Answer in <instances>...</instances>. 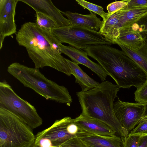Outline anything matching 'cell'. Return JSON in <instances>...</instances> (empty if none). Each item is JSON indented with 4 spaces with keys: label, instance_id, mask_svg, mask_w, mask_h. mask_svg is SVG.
<instances>
[{
    "label": "cell",
    "instance_id": "4316f807",
    "mask_svg": "<svg viewBox=\"0 0 147 147\" xmlns=\"http://www.w3.org/2000/svg\"><path fill=\"white\" fill-rule=\"evenodd\" d=\"M126 6L129 9L147 8V0H127Z\"/></svg>",
    "mask_w": 147,
    "mask_h": 147
},
{
    "label": "cell",
    "instance_id": "d4e9b609",
    "mask_svg": "<svg viewBox=\"0 0 147 147\" xmlns=\"http://www.w3.org/2000/svg\"><path fill=\"white\" fill-rule=\"evenodd\" d=\"M141 136L128 134L125 137H121L123 147H137Z\"/></svg>",
    "mask_w": 147,
    "mask_h": 147
},
{
    "label": "cell",
    "instance_id": "83f0119b",
    "mask_svg": "<svg viewBox=\"0 0 147 147\" xmlns=\"http://www.w3.org/2000/svg\"><path fill=\"white\" fill-rule=\"evenodd\" d=\"M60 147H86L78 138H72L63 144Z\"/></svg>",
    "mask_w": 147,
    "mask_h": 147
},
{
    "label": "cell",
    "instance_id": "9a60e30c",
    "mask_svg": "<svg viewBox=\"0 0 147 147\" xmlns=\"http://www.w3.org/2000/svg\"><path fill=\"white\" fill-rule=\"evenodd\" d=\"M61 12L67 17L71 25L78 26L97 31L99 30L102 24L101 19L97 17L96 14L92 12L86 15L69 11H61Z\"/></svg>",
    "mask_w": 147,
    "mask_h": 147
},
{
    "label": "cell",
    "instance_id": "e0dca14e",
    "mask_svg": "<svg viewBox=\"0 0 147 147\" xmlns=\"http://www.w3.org/2000/svg\"><path fill=\"white\" fill-rule=\"evenodd\" d=\"M120 17L116 30V39L120 30L131 27L147 13V8L129 9L126 6L120 9Z\"/></svg>",
    "mask_w": 147,
    "mask_h": 147
},
{
    "label": "cell",
    "instance_id": "30bf717a",
    "mask_svg": "<svg viewBox=\"0 0 147 147\" xmlns=\"http://www.w3.org/2000/svg\"><path fill=\"white\" fill-rule=\"evenodd\" d=\"M18 0H0V49L5 38L16 32L15 20Z\"/></svg>",
    "mask_w": 147,
    "mask_h": 147
},
{
    "label": "cell",
    "instance_id": "7a4b0ae2",
    "mask_svg": "<svg viewBox=\"0 0 147 147\" xmlns=\"http://www.w3.org/2000/svg\"><path fill=\"white\" fill-rule=\"evenodd\" d=\"M88 55L96 60L120 88H137L147 80V75L122 51L107 45L89 46Z\"/></svg>",
    "mask_w": 147,
    "mask_h": 147
},
{
    "label": "cell",
    "instance_id": "5bb4252c",
    "mask_svg": "<svg viewBox=\"0 0 147 147\" xmlns=\"http://www.w3.org/2000/svg\"><path fill=\"white\" fill-rule=\"evenodd\" d=\"M74 122L79 129L104 136H112L116 133L103 122L81 114L73 119Z\"/></svg>",
    "mask_w": 147,
    "mask_h": 147
},
{
    "label": "cell",
    "instance_id": "603a6c76",
    "mask_svg": "<svg viewBox=\"0 0 147 147\" xmlns=\"http://www.w3.org/2000/svg\"><path fill=\"white\" fill-rule=\"evenodd\" d=\"M128 134L140 136H147V116L143 117L137 126Z\"/></svg>",
    "mask_w": 147,
    "mask_h": 147
},
{
    "label": "cell",
    "instance_id": "5b68a950",
    "mask_svg": "<svg viewBox=\"0 0 147 147\" xmlns=\"http://www.w3.org/2000/svg\"><path fill=\"white\" fill-rule=\"evenodd\" d=\"M35 140L32 129L28 125L0 107V147H31Z\"/></svg>",
    "mask_w": 147,
    "mask_h": 147
},
{
    "label": "cell",
    "instance_id": "4dcf8cb0",
    "mask_svg": "<svg viewBox=\"0 0 147 147\" xmlns=\"http://www.w3.org/2000/svg\"><path fill=\"white\" fill-rule=\"evenodd\" d=\"M137 147H147V136L141 137Z\"/></svg>",
    "mask_w": 147,
    "mask_h": 147
},
{
    "label": "cell",
    "instance_id": "6da1fadb",
    "mask_svg": "<svg viewBox=\"0 0 147 147\" xmlns=\"http://www.w3.org/2000/svg\"><path fill=\"white\" fill-rule=\"evenodd\" d=\"M16 40L25 47L35 68H53L68 76L71 74L66 60L61 55V43L51 30L40 27L36 23L27 22L22 25L16 34Z\"/></svg>",
    "mask_w": 147,
    "mask_h": 147
},
{
    "label": "cell",
    "instance_id": "ffe728a7",
    "mask_svg": "<svg viewBox=\"0 0 147 147\" xmlns=\"http://www.w3.org/2000/svg\"><path fill=\"white\" fill-rule=\"evenodd\" d=\"M76 1L84 9L100 16L103 19V21L107 19L109 14L105 12L102 7L84 0H76Z\"/></svg>",
    "mask_w": 147,
    "mask_h": 147
},
{
    "label": "cell",
    "instance_id": "8fae6325",
    "mask_svg": "<svg viewBox=\"0 0 147 147\" xmlns=\"http://www.w3.org/2000/svg\"><path fill=\"white\" fill-rule=\"evenodd\" d=\"M59 48L61 53L68 56L72 61L88 68L98 76L102 82L106 80L108 75L107 73L100 65L91 60L86 52L71 46L64 45L61 43Z\"/></svg>",
    "mask_w": 147,
    "mask_h": 147
},
{
    "label": "cell",
    "instance_id": "ac0fdd59",
    "mask_svg": "<svg viewBox=\"0 0 147 147\" xmlns=\"http://www.w3.org/2000/svg\"><path fill=\"white\" fill-rule=\"evenodd\" d=\"M71 74L75 78V82L81 86L82 91H85L98 86L100 83L84 72L76 63L67 59Z\"/></svg>",
    "mask_w": 147,
    "mask_h": 147
},
{
    "label": "cell",
    "instance_id": "8992f818",
    "mask_svg": "<svg viewBox=\"0 0 147 147\" xmlns=\"http://www.w3.org/2000/svg\"><path fill=\"white\" fill-rule=\"evenodd\" d=\"M0 107L16 115L32 129L42 124L35 107L17 95L6 81L0 82Z\"/></svg>",
    "mask_w": 147,
    "mask_h": 147
},
{
    "label": "cell",
    "instance_id": "484cf974",
    "mask_svg": "<svg viewBox=\"0 0 147 147\" xmlns=\"http://www.w3.org/2000/svg\"><path fill=\"white\" fill-rule=\"evenodd\" d=\"M128 4L127 0L115 1L109 4L107 7L109 15L113 13L122 9Z\"/></svg>",
    "mask_w": 147,
    "mask_h": 147
},
{
    "label": "cell",
    "instance_id": "d6986e66",
    "mask_svg": "<svg viewBox=\"0 0 147 147\" xmlns=\"http://www.w3.org/2000/svg\"><path fill=\"white\" fill-rule=\"evenodd\" d=\"M122 51L136 63L147 75V42L138 51L130 49L122 44L116 43Z\"/></svg>",
    "mask_w": 147,
    "mask_h": 147
},
{
    "label": "cell",
    "instance_id": "f1b7e54d",
    "mask_svg": "<svg viewBox=\"0 0 147 147\" xmlns=\"http://www.w3.org/2000/svg\"><path fill=\"white\" fill-rule=\"evenodd\" d=\"M34 144L41 147H54L51 141L47 138H42L37 141H35Z\"/></svg>",
    "mask_w": 147,
    "mask_h": 147
},
{
    "label": "cell",
    "instance_id": "f546056e",
    "mask_svg": "<svg viewBox=\"0 0 147 147\" xmlns=\"http://www.w3.org/2000/svg\"><path fill=\"white\" fill-rule=\"evenodd\" d=\"M67 129L68 132L72 135H76L78 132V127L74 123L73 119L72 122L68 125Z\"/></svg>",
    "mask_w": 147,
    "mask_h": 147
},
{
    "label": "cell",
    "instance_id": "ba28073f",
    "mask_svg": "<svg viewBox=\"0 0 147 147\" xmlns=\"http://www.w3.org/2000/svg\"><path fill=\"white\" fill-rule=\"evenodd\" d=\"M145 108L144 104L125 102L119 98L114 104V112L118 121L129 132L139 123L144 116Z\"/></svg>",
    "mask_w": 147,
    "mask_h": 147
},
{
    "label": "cell",
    "instance_id": "2e32d148",
    "mask_svg": "<svg viewBox=\"0 0 147 147\" xmlns=\"http://www.w3.org/2000/svg\"><path fill=\"white\" fill-rule=\"evenodd\" d=\"M128 48L138 51L146 42L145 39L139 32L133 30L131 27L120 30L115 41Z\"/></svg>",
    "mask_w": 147,
    "mask_h": 147
},
{
    "label": "cell",
    "instance_id": "1f68e13d",
    "mask_svg": "<svg viewBox=\"0 0 147 147\" xmlns=\"http://www.w3.org/2000/svg\"><path fill=\"white\" fill-rule=\"evenodd\" d=\"M145 108L144 116L147 115V103L145 104Z\"/></svg>",
    "mask_w": 147,
    "mask_h": 147
},
{
    "label": "cell",
    "instance_id": "d6a6232c",
    "mask_svg": "<svg viewBox=\"0 0 147 147\" xmlns=\"http://www.w3.org/2000/svg\"><path fill=\"white\" fill-rule=\"evenodd\" d=\"M31 147H41L39 146H38L37 145H36V144H34ZM54 147H60V146H55Z\"/></svg>",
    "mask_w": 147,
    "mask_h": 147
},
{
    "label": "cell",
    "instance_id": "277c9868",
    "mask_svg": "<svg viewBox=\"0 0 147 147\" xmlns=\"http://www.w3.org/2000/svg\"><path fill=\"white\" fill-rule=\"evenodd\" d=\"M7 71L25 86L32 89L47 100L64 103L69 106L72 102L67 89L47 78L39 69L15 62L8 67Z\"/></svg>",
    "mask_w": 147,
    "mask_h": 147
},
{
    "label": "cell",
    "instance_id": "836d02e7",
    "mask_svg": "<svg viewBox=\"0 0 147 147\" xmlns=\"http://www.w3.org/2000/svg\"><path fill=\"white\" fill-rule=\"evenodd\" d=\"M146 116H147V115H146Z\"/></svg>",
    "mask_w": 147,
    "mask_h": 147
},
{
    "label": "cell",
    "instance_id": "52a82bcc",
    "mask_svg": "<svg viewBox=\"0 0 147 147\" xmlns=\"http://www.w3.org/2000/svg\"><path fill=\"white\" fill-rule=\"evenodd\" d=\"M51 32L61 43H67L81 50L90 46L113 44L98 32L78 26L58 27L51 30Z\"/></svg>",
    "mask_w": 147,
    "mask_h": 147
},
{
    "label": "cell",
    "instance_id": "7c38bea8",
    "mask_svg": "<svg viewBox=\"0 0 147 147\" xmlns=\"http://www.w3.org/2000/svg\"><path fill=\"white\" fill-rule=\"evenodd\" d=\"M29 5L36 12L42 13L54 20L58 27L71 25L70 21L64 17L61 11L53 4L51 0H18Z\"/></svg>",
    "mask_w": 147,
    "mask_h": 147
},
{
    "label": "cell",
    "instance_id": "7402d4cb",
    "mask_svg": "<svg viewBox=\"0 0 147 147\" xmlns=\"http://www.w3.org/2000/svg\"><path fill=\"white\" fill-rule=\"evenodd\" d=\"M135 92L134 99L137 102L146 104L147 103V80Z\"/></svg>",
    "mask_w": 147,
    "mask_h": 147
},
{
    "label": "cell",
    "instance_id": "44dd1931",
    "mask_svg": "<svg viewBox=\"0 0 147 147\" xmlns=\"http://www.w3.org/2000/svg\"><path fill=\"white\" fill-rule=\"evenodd\" d=\"M35 17L36 18L35 23L40 27L51 30L58 27L54 20L42 13L36 12Z\"/></svg>",
    "mask_w": 147,
    "mask_h": 147
},
{
    "label": "cell",
    "instance_id": "4fadbf2b",
    "mask_svg": "<svg viewBox=\"0 0 147 147\" xmlns=\"http://www.w3.org/2000/svg\"><path fill=\"white\" fill-rule=\"evenodd\" d=\"M77 137L86 147H124L121 137L102 136L78 129Z\"/></svg>",
    "mask_w": 147,
    "mask_h": 147
},
{
    "label": "cell",
    "instance_id": "3957f363",
    "mask_svg": "<svg viewBox=\"0 0 147 147\" xmlns=\"http://www.w3.org/2000/svg\"><path fill=\"white\" fill-rule=\"evenodd\" d=\"M120 88L109 81L102 82L97 86L87 91L77 92L82 110L81 114L105 123L121 137L129 131L121 125L115 114L114 101Z\"/></svg>",
    "mask_w": 147,
    "mask_h": 147
},
{
    "label": "cell",
    "instance_id": "cb8c5ba5",
    "mask_svg": "<svg viewBox=\"0 0 147 147\" xmlns=\"http://www.w3.org/2000/svg\"><path fill=\"white\" fill-rule=\"evenodd\" d=\"M131 27L133 30L139 32L143 37L147 35V13L134 23Z\"/></svg>",
    "mask_w": 147,
    "mask_h": 147
},
{
    "label": "cell",
    "instance_id": "9c48e42d",
    "mask_svg": "<svg viewBox=\"0 0 147 147\" xmlns=\"http://www.w3.org/2000/svg\"><path fill=\"white\" fill-rule=\"evenodd\" d=\"M72 120L69 117L56 120L50 127L38 132L35 136V141L47 138L51 141L53 146H59L68 140L76 137V135L70 134L67 129Z\"/></svg>",
    "mask_w": 147,
    "mask_h": 147
}]
</instances>
